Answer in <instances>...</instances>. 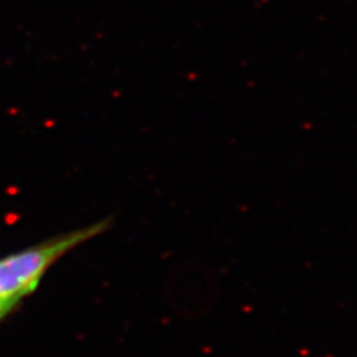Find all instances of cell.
Wrapping results in <instances>:
<instances>
[{"label":"cell","instance_id":"cell-1","mask_svg":"<svg viewBox=\"0 0 357 357\" xmlns=\"http://www.w3.org/2000/svg\"><path fill=\"white\" fill-rule=\"evenodd\" d=\"M112 218L102 219L0 258V305L15 310L22 299L39 287L55 262L81 244L102 236L112 227Z\"/></svg>","mask_w":357,"mask_h":357},{"label":"cell","instance_id":"cell-2","mask_svg":"<svg viewBox=\"0 0 357 357\" xmlns=\"http://www.w3.org/2000/svg\"><path fill=\"white\" fill-rule=\"evenodd\" d=\"M14 311L13 307H8V305H0V321H2L6 316H9L10 312Z\"/></svg>","mask_w":357,"mask_h":357}]
</instances>
